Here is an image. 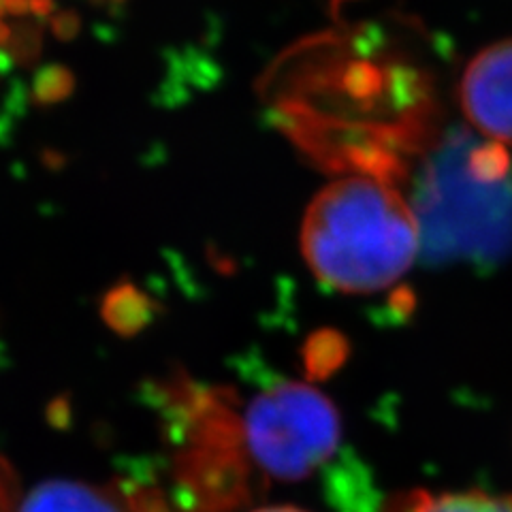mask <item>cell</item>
I'll return each mask as SVG.
<instances>
[{"instance_id": "8992f818", "label": "cell", "mask_w": 512, "mask_h": 512, "mask_svg": "<svg viewBox=\"0 0 512 512\" xmlns=\"http://www.w3.org/2000/svg\"><path fill=\"white\" fill-rule=\"evenodd\" d=\"M20 512H128L122 489L77 480H45L28 493Z\"/></svg>"}, {"instance_id": "6da1fadb", "label": "cell", "mask_w": 512, "mask_h": 512, "mask_svg": "<svg viewBox=\"0 0 512 512\" xmlns=\"http://www.w3.org/2000/svg\"><path fill=\"white\" fill-rule=\"evenodd\" d=\"M421 250L419 216L402 192L374 175L329 184L303 218V259L320 282L340 293L387 291Z\"/></svg>"}, {"instance_id": "3957f363", "label": "cell", "mask_w": 512, "mask_h": 512, "mask_svg": "<svg viewBox=\"0 0 512 512\" xmlns=\"http://www.w3.org/2000/svg\"><path fill=\"white\" fill-rule=\"evenodd\" d=\"M254 466L278 480H303L325 466L342 444V419L312 384L280 380L256 395L242 416Z\"/></svg>"}, {"instance_id": "277c9868", "label": "cell", "mask_w": 512, "mask_h": 512, "mask_svg": "<svg viewBox=\"0 0 512 512\" xmlns=\"http://www.w3.org/2000/svg\"><path fill=\"white\" fill-rule=\"evenodd\" d=\"M244 442H188L175 461V504L184 512H231L248 495Z\"/></svg>"}, {"instance_id": "ba28073f", "label": "cell", "mask_w": 512, "mask_h": 512, "mask_svg": "<svg viewBox=\"0 0 512 512\" xmlns=\"http://www.w3.org/2000/svg\"><path fill=\"white\" fill-rule=\"evenodd\" d=\"M404 512H512V493H423L412 498Z\"/></svg>"}, {"instance_id": "52a82bcc", "label": "cell", "mask_w": 512, "mask_h": 512, "mask_svg": "<svg viewBox=\"0 0 512 512\" xmlns=\"http://www.w3.org/2000/svg\"><path fill=\"white\" fill-rule=\"evenodd\" d=\"M103 323L122 338H135L148 329L156 318L154 299L131 282H120L109 288L101 303Z\"/></svg>"}, {"instance_id": "7a4b0ae2", "label": "cell", "mask_w": 512, "mask_h": 512, "mask_svg": "<svg viewBox=\"0 0 512 512\" xmlns=\"http://www.w3.org/2000/svg\"><path fill=\"white\" fill-rule=\"evenodd\" d=\"M416 216L431 254H498L512 244V186L480 180L468 165V143H461L431 167Z\"/></svg>"}, {"instance_id": "5b68a950", "label": "cell", "mask_w": 512, "mask_h": 512, "mask_svg": "<svg viewBox=\"0 0 512 512\" xmlns=\"http://www.w3.org/2000/svg\"><path fill=\"white\" fill-rule=\"evenodd\" d=\"M466 118L493 143L512 146V39L478 52L461 77Z\"/></svg>"}, {"instance_id": "9c48e42d", "label": "cell", "mask_w": 512, "mask_h": 512, "mask_svg": "<svg viewBox=\"0 0 512 512\" xmlns=\"http://www.w3.org/2000/svg\"><path fill=\"white\" fill-rule=\"evenodd\" d=\"M120 489L124 493L128 512H173L167 495H163V491H158L154 487L120 485Z\"/></svg>"}, {"instance_id": "7c38bea8", "label": "cell", "mask_w": 512, "mask_h": 512, "mask_svg": "<svg viewBox=\"0 0 512 512\" xmlns=\"http://www.w3.org/2000/svg\"><path fill=\"white\" fill-rule=\"evenodd\" d=\"M254 512H306V510L295 508V506H269V508H259Z\"/></svg>"}, {"instance_id": "30bf717a", "label": "cell", "mask_w": 512, "mask_h": 512, "mask_svg": "<svg viewBox=\"0 0 512 512\" xmlns=\"http://www.w3.org/2000/svg\"><path fill=\"white\" fill-rule=\"evenodd\" d=\"M69 88H71L69 73L62 71V69H54L50 73L41 75L39 86H37V94H39L41 101L52 103V101L64 99V96L69 94Z\"/></svg>"}, {"instance_id": "8fae6325", "label": "cell", "mask_w": 512, "mask_h": 512, "mask_svg": "<svg viewBox=\"0 0 512 512\" xmlns=\"http://www.w3.org/2000/svg\"><path fill=\"white\" fill-rule=\"evenodd\" d=\"M47 416H50V423L54 427H67L69 416H71V408H69L67 399H64V397L56 399V402L50 406V412H47Z\"/></svg>"}]
</instances>
